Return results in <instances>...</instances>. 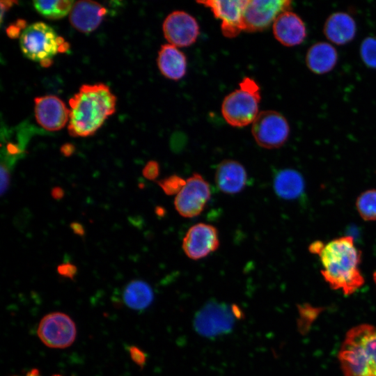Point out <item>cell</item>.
Wrapping results in <instances>:
<instances>
[{
	"mask_svg": "<svg viewBox=\"0 0 376 376\" xmlns=\"http://www.w3.org/2000/svg\"><path fill=\"white\" fill-rule=\"evenodd\" d=\"M288 0H247L243 13V29L258 32L268 28L283 12L291 8Z\"/></svg>",
	"mask_w": 376,
	"mask_h": 376,
	"instance_id": "cell-10",
	"label": "cell"
},
{
	"mask_svg": "<svg viewBox=\"0 0 376 376\" xmlns=\"http://www.w3.org/2000/svg\"><path fill=\"white\" fill-rule=\"evenodd\" d=\"M304 189L303 178L293 169L280 171L274 179V189L276 194L285 200H292L299 197Z\"/></svg>",
	"mask_w": 376,
	"mask_h": 376,
	"instance_id": "cell-22",
	"label": "cell"
},
{
	"mask_svg": "<svg viewBox=\"0 0 376 376\" xmlns=\"http://www.w3.org/2000/svg\"><path fill=\"white\" fill-rule=\"evenodd\" d=\"M19 46L23 54L29 59L47 63L66 45L51 26L38 22L27 26L22 31Z\"/></svg>",
	"mask_w": 376,
	"mask_h": 376,
	"instance_id": "cell-5",
	"label": "cell"
},
{
	"mask_svg": "<svg viewBox=\"0 0 376 376\" xmlns=\"http://www.w3.org/2000/svg\"><path fill=\"white\" fill-rule=\"evenodd\" d=\"M1 195L3 196L9 189L10 182V173L9 166L1 161Z\"/></svg>",
	"mask_w": 376,
	"mask_h": 376,
	"instance_id": "cell-28",
	"label": "cell"
},
{
	"mask_svg": "<svg viewBox=\"0 0 376 376\" xmlns=\"http://www.w3.org/2000/svg\"><path fill=\"white\" fill-rule=\"evenodd\" d=\"M261 100L260 87L256 81L246 77L239 87L223 100L221 111L230 125L242 127L252 124L259 113Z\"/></svg>",
	"mask_w": 376,
	"mask_h": 376,
	"instance_id": "cell-4",
	"label": "cell"
},
{
	"mask_svg": "<svg viewBox=\"0 0 376 376\" xmlns=\"http://www.w3.org/2000/svg\"><path fill=\"white\" fill-rule=\"evenodd\" d=\"M240 308L210 301L195 315L196 331L206 338H214L230 332L236 318L241 317Z\"/></svg>",
	"mask_w": 376,
	"mask_h": 376,
	"instance_id": "cell-6",
	"label": "cell"
},
{
	"mask_svg": "<svg viewBox=\"0 0 376 376\" xmlns=\"http://www.w3.org/2000/svg\"><path fill=\"white\" fill-rule=\"evenodd\" d=\"M219 246V233L213 225L198 223L190 227L182 240V248L192 260H199L215 251Z\"/></svg>",
	"mask_w": 376,
	"mask_h": 376,
	"instance_id": "cell-12",
	"label": "cell"
},
{
	"mask_svg": "<svg viewBox=\"0 0 376 376\" xmlns=\"http://www.w3.org/2000/svg\"><path fill=\"white\" fill-rule=\"evenodd\" d=\"M276 40L286 47L300 45L306 36V28L301 17L290 10L281 13L272 24Z\"/></svg>",
	"mask_w": 376,
	"mask_h": 376,
	"instance_id": "cell-15",
	"label": "cell"
},
{
	"mask_svg": "<svg viewBox=\"0 0 376 376\" xmlns=\"http://www.w3.org/2000/svg\"><path fill=\"white\" fill-rule=\"evenodd\" d=\"M154 293L150 285L142 280H133L128 283L123 292V300L131 309L142 311L152 302Z\"/></svg>",
	"mask_w": 376,
	"mask_h": 376,
	"instance_id": "cell-21",
	"label": "cell"
},
{
	"mask_svg": "<svg viewBox=\"0 0 376 376\" xmlns=\"http://www.w3.org/2000/svg\"><path fill=\"white\" fill-rule=\"evenodd\" d=\"M65 191L61 187H54L51 190L52 197L56 201H59L64 197Z\"/></svg>",
	"mask_w": 376,
	"mask_h": 376,
	"instance_id": "cell-32",
	"label": "cell"
},
{
	"mask_svg": "<svg viewBox=\"0 0 376 376\" xmlns=\"http://www.w3.org/2000/svg\"><path fill=\"white\" fill-rule=\"evenodd\" d=\"M116 97L103 84H83L69 100L68 132L72 136L93 134L116 110Z\"/></svg>",
	"mask_w": 376,
	"mask_h": 376,
	"instance_id": "cell-2",
	"label": "cell"
},
{
	"mask_svg": "<svg viewBox=\"0 0 376 376\" xmlns=\"http://www.w3.org/2000/svg\"><path fill=\"white\" fill-rule=\"evenodd\" d=\"M356 205L363 219L376 220V189H369L363 192L357 198Z\"/></svg>",
	"mask_w": 376,
	"mask_h": 376,
	"instance_id": "cell-24",
	"label": "cell"
},
{
	"mask_svg": "<svg viewBox=\"0 0 376 376\" xmlns=\"http://www.w3.org/2000/svg\"><path fill=\"white\" fill-rule=\"evenodd\" d=\"M309 250L318 255L322 265L321 274L331 288L350 295L363 285L364 279L359 269L361 252L352 236H343L326 244L317 241Z\"/></svg>",
	"mask_w": 376,
	"mask_h": 376,
	"instance_id": "cell-1",
	"label": "cell"
},
{
	"mask_svg": "<svg viewBox=\"0 0 376 376\" xmlns=\"http://www.w3.org/2000/svg\"><path fill=\"white\" fill-rule=\"evenodd\" d=\"M247 0H207L197 3L208 8L221 20V30L226 38L237 36L243 29V13Z\"/></svg>",
	"mask_w": 376,
	"mask_h": 376,
	"instance_id": "cell-13",
	"label": "cell"
},
{
	"mask_svg": "<svg viewBox=\"0 0 376 376\" xmlns=\"http://www.w3.org/2000/svg\"><path fill=\"white\" fill-rule=\"evenodd\" d=\"M57 272L64 278L73 279L77 273V267L70 262L63 263L57 266Z\"/></svg>",
	"mask_w": 376,
	"mask_h": 376,
	"instance_id": "cell-29",
	"label": "cell"
},
{
	"mask_svg": "<svg viewBox=\"0 0 376 376\" xmlns=\"http://www.w3.org/2000/svg\"><path fill=\"white\" fill-rule=\"evenodd\" d=\"M160 172V166L157 161L150 160L146 163L142 170V174L148 180H155Z\"/></svg>",
	"mask_w": 376,
	"mask_h": 376,
	"instance_id": "cell-27",
	"label": "cell"
},
{
	"mask_svg": "<svg viewBox=\"0 0 376 376\" xmlns=\"http://www.w3.org/2000/svg\"><path fill=\"white\" fill-rule=\"evenodd\" d=\"M25 376H40V374L38 369L34 368V369L31 370L29 372H28ZM54 376H60V375H56Z\"/></svg>",
	"mask_w": 376,
	"mask_h": 376,
	"instance_id": "cell-34",
	"label": "cell"
},
{
	"mask_svg": "<svg viewBox=\"0 0 376 376\" xmlns=\"http://www.w3.org/2000/svg\"><path fill=\"white\" fill-rule=\"evenodd\" d=\"M34 113L37 123L49 131H57L69 121L70 109L54 95H45L34 99Z\"/></svg>",
	"mask_w": 376,
	"mask_h": 376,
	"instance_id": "cell-14",
	"label": "cell"
},
{
	"mask_svg": "<svg viewBox=\"0 0 376 376\" xmlns=\"http://www.w3.org/2000/svg\"><path fill=\"white\" fill-rule=\"evenodd\" d=\"M130 354L134 362L141 367L144 366L146 361L145 352L136 346H132L130 347Z\"/></svg>",
	"mask_w": 376,
	"mask_h": 376,
	"instance_id": "cell-30",
	"label": "cell"
},
{
	"mask_svg": "<svg viewBox=\"0 0 376 376\" xmlns=\"http://www.w3.org/2000/svg\"><path fill=\"white\" fill-rule=\"evenodd\" d=\"M338 358L344 376H376V327L363 324L350 329Z\"/></svg>",
	"mask_w": 376,
	"mask_h": 376,
	"instance_id": "cell-3",
	"label": "cell"
},
{
	"mask_svg": "<svg viewBox=\"0 0 376 376\" xmlns=\"http://www.w3.org/2000/svg\"><path fill=\"white\" fill-rule=\"evenodd\" d=\"M107 8L91 0L75 2L69 14L72 26L81 33H90L96 29L107 14Z\"/></svg>",
	"mask_w": 376,
	"mask_h": 376,
	"instance_id": "cell-16",
	"label": "cell"
},
{
	"mask_svg": "<svg viewBox=\"0 0 376 376\" xmlns=\"http://www.w3.org/2000/svg\"><path fill=\"white\" fill-rule=\"evenodd\" d=\"M360 56L366 66L376 69V36L367 37L362 41Z\"/></svg>",
	"mask_w": 376,
	"mask_h": 376,
	"instance_id": "cell-25",
	"label": "cell"
},
{
	"mask_svg": "<svg viewBox=\"0 0 376 376\" xmlns=\"http://www.w3.org/2000/svg\"><path fill=\"white\" fill-rule=\"evenodd\" d=\"M157 64L162 75L173 81L182 79L187 72V60L185 54L178 47L169 43L161 46Z\"/></svg>",
	"mask_w": 376,
	"mask_h": 376,
	"instance_id": "cell-18",
	"label": "cell"
},
{
	"mask_svg": "<svg viewBox=\"0 0 376 376\" xmlns=\"http://www.w3.org/2000/svg\"><path fill=\"white\" fill-rule=\"evenodd\" d=\"M373 279H374V281L376 284V272L373 274Z\"/></svg>",
	"mask_w": 376,
	"mask_h": 376,
	"instance_id": "cell-35",
	"label": "cell"
},
{
	"mask_svg": "<svg viewBox=\"0 0 376 376\" xmlns=\"http://www.w3.org/2000/svg\"><path fill=\"white\" fill-rule=\"evenodd\" d=\"M326 38L332 43L342 45L350 42L356 35L354 19L344 12H336L325 21L323 29Z\"/></svg>",
	"mask_w": 376,
	"mask_h": 376,
	"instance_id": "cell-19",
	"label": "cell"
},
{
	"mask_svg": "<svg viewBox=\"0 0 376 376\" xmlns=\"http://www.w3.org/2000/svg\"><path fill=\"white\" fill-rule=\"evenodd\" d=\"M186 180L180 175L174 174L157 181V183L165 194L176 196L185 185Z\"/></svg>",
	"mask_w": 376,
	"mask_h": 376,
	"instance_id": "cell-26",
	"label": "cell"
},
{
	"mask_svg": "<svg viewBox=\"0 0 376 376\" xmlns=\"http://www.w3.org/2000/svg\"><path fill=\"white\" fill-rule=\"evenodd\" d=\"M211 197L208 182L199 173H194L186 180V184L175 196L174 206L178 214L185 218L199 215Z\"/></svg>",
	"mask_w": 376,
	"mask_h": 376,
	"instance_id": "cell-8",
	"label": "cell"
},
{
	"mask_svg": "<svg viewBox=\"0 0 376 376\" xmlns=\"http://www.w3.org/2000/svg\"><path fill=\"white\" fill-rule=\"evenodd\" d=\"M33 3L35 9L45 17L58 19L70 14L75 1L72 0L34 1Z\"/></svg>",
	"mask_w": 376,
	"mask_h": 376,
	"instance_id": "cell-23",
	"label": "cell"
},
{
	"mask_svg": "<svg viewBox=\"0 0 376 376\" xmlns=\"http://www.w3.org/2000/svg\"><path fill=\"white\" fill-rule=\"evenodd\" d=\"M70 227L74 234L81 237L85 236V234H86L85 228L81 223L77 222V221H72L70 223Z\"/></svg>",
	"mask_w": 376,
	"mask_h": 376,
	"instance_id": "cell-31",
	"label": "cell"
},
{
	"mask_svg": "<svg viewBox=\"0 0 376 376\" xmlns=\"http://www.w3.org/2000/svg\"><path fill=\"white\" fill-rule=\"evenodd\" d=\"M37 334L40 340L52 348H65L75 341L77 329L67 314L54 312L45 315L38 324Z\"/></svg>",
	"mask_w": 376,
	"mask_h": 376,
	"instance_id": "cell-9",
	"label": "cell"
},
{
	"mask_svg": "<svg viewBox=\"0 0 376 376\" xmlns=\"http://www.w3.org/2000/svg\"><path fill=\"white\" fill-rule=\"evenodd\" d=\"M251 133L259 146L266 149L278 148L288 140L290 126L281 113L265 110L259 112L251 124Z\"/></svg>",
	"mask_w": 376,
	"mask_h": 376,
	"instance_id": "cell-7",
	"label": "cell"
},
{
	"mask_svg": "<svg viewBox=\"0 0 376 376\" xmlns=\"http://www.w3.org/2000/svg\"><path fill=\"white\" fill-rule=\"evenodd\" d=\"M75 150V146L71 143H65L61 148V152L65 157L71 156Z\"/></svg>",
	"mask_w": 376,
	"mask_h": 376,
	"instance_id": "cell-33",
	"label": "cell"
},
{
	"mask_svg": "<svg viewBox=\"0 0 376 376\" xmlns=\"http://www.w3.org/2000/svg\"><path fill=\"white\" fill-rule=\"evenodd\" d=\"M338 61V53L331 44L319 42L311 45L306 55L308 68L315 74L322 75L330 72Z\"/></svg>",
	"mask_w": 376,
	"mask_h": 376,
	"instance_id": "cell-20",
	"label": "cell"
},
{
	"mask_svg": "<svg viewBox=\"0 0 376 376\" xmlns=\"http://www.w3.org/2000/svg\"><path fill=\"white\" fill-rule=\"evenodd\" d=\"M162 31L168 43L180 48L195 43L200 33V27L191 14L184 10H174L164 19Z\"/></svg>",
	"mask_w": 376,
	"mask_h": 376,
	"instance_id": "cell-11",
	"label": "cell"
},
{
	"mask_svg": "<svg viewBox=\"0 0 376 376\" xmlns=\"http://www.w3.org/2000/svg\"><path fill=\"white\" fill-rule=\"evenodd\" d=\"M214 181L218 189L223 193L238 194L246 185L247 173L240 162L234 159H224L217 166Z\"/></svg>",
	"mask_w": 376,
	"mask_h": 376,
	"instance_id": "cell-17",
	"label": "cell"
}]
</instances>
